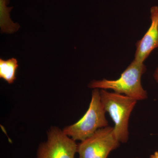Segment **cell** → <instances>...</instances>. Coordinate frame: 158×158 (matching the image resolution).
Returning <instances> with one entry per match:
<instances>
[{
	"instance_id": "9",
	"label": "cell",
	"mask_w": 158,
	"mask_h": 158,
	"mask_svg": "<svg viewBox=\"0 0 158 158\" xmlns=\"http://www.w3.org/2000/svg\"><path fill=\"white\" fill-rule=\"evenodd\" d=\"M149 158H158V152H156L150 156Z\"/></svg>"
},
{
	"instance_id": "10",
	"label": "cell",
	"mask_w": 158,
	"mask_h": 158,
	"mask_svg": "<svg viewBox=\"0 0 158 158\" xmlns=\"http://www.w3.org/2000/svg\"></svg>"
},
{
	"instance_id": "4",
	"label": "cell",
	"mask_w": 158,
	"mask_h": 158,
	"mask_svg": "<svg viewBox=\"0 0 158 158\" xmlns=\"http://www.w3.org/2000/svg\"><path fill=\"white\" fill-rule=\"evenodd\" d=\"M120 143L114 135L113 127L100 129L78 144V158H107Z\"/></svg>"
},
{
	"instance_id": "2",
	"label": "cell",
	"mask_w": 158,
	"mask_h": 158,
	"mask_svg": "<svg viewBox=\"0 0 158 158\" xmlns=\"http://www.w3.org/2000/svg\"><path fill=\"white\" fill-rule=\"evenodd\" d=\"M100 94L104 109L114 123L113 131L115 137L120 143H127L129 137L130 116L138 101L126 95L104 89L100 90Z\"/></svg>"
},
{
	"instance_id": "7",
	"label": "cell",
	"mask_w": 158,
	"mask_h": 158,
	"mask_svg": "<svg viewBox=\"0 0 158 158\" xmlns=\"http://www.w3.org/2000/svg\"><path fill=\"white\" fill-rule=\"evenodd\" d=\"M19 65L15 58L4 60L0 59V78L9 84L13 83L16 79V73Z\"/></svg>"
},
{
	"instance_id": "8",
	"label": "cell",
	"mask_w": 158,
	"mask_h": 158,
	"mask_svg": "<svg viewBox=\"0 0 158 158\" xmlns=\"http://www.w3.org/2000/svg\"><path fill=\"white\" fill-rule=\"evenodd\" d=\"M153 78L158 83V67L156 69L153 73Z\"/></svg>"
},
{
	"instance_id": "6",
	"label": "cell",
	"mask_w": 158,
	"mask_h": 158,
	"mask_svg": "<svg viewBox=\"0 0 158 158\" xmlns=\"http://www.w3.org/2000/svg\"><path fill=\"white\" fill-rule=\"evenodd\" d=\"M150 26L144 36L136 44L135 59L144 63L152 52L158 48V6L150 9Z\"/></svg>"
},
{
	"instance_id": "3",
	"label": "cell",
	"mask_w": 158,
	"mask_h": 158,
	"mask_svg": "<svg viewBox=\"0 0 158 158\" xmlns=\"http://www.w3.org/2000/svg\"><path fill=\"white\" fill-rule=\"evenodd\" d=\"M106 112L101 101L100 90L94 89L87 112L76 123L66 127L63 131L74 141H84L98 130L109 126Z\"/></svg>"
},
{
	"instance_id": "1",
	"label": "cell",
	"mask_w": 158,
	"mask_h": 158,
	"mask_svg": "<svg viewBox=\"0 0 158 158\" xmlns=\"http://www.w3.org/2000/svg\"><path fill=\"white\" fill-rule=\"evenodd\" d=\"M146 70L144 63L134 59L118 79L94 80L89 83L88 87L92 89L111 90L115 93L135 99L138 101L144 100L148 98V93L142 87L141 80Z\"/></svg>"
},
{
	"instance_id": "5",
	"label": "cell",
	"mask_w": 158,
	"mask_h": 158,
	"mask_svg": "<svg viewBox=\"0 0 158 158\" xmlns=\"http://www.w3.org/2000/svg\"><path fill=\"white\" fill-rule=\"evenodd\" d=\"M78 144L56 127H52L47 140L40 144L36 158H75Z\"/></svg>"
}]
</instances>
